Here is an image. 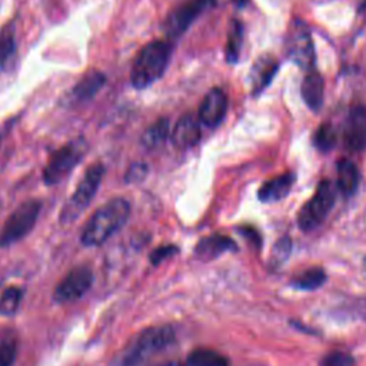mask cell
<instances>
[{
  "mask_svg": "<svg viewBox=\"0 0 366 366\" xmlns=\"http://www.w3.org/2000/svg\"><path fill=\"white\" fill-rule=\"evenodd\" d=\"M129 216L130 203L126 199H110L91 216L81 235L82 245L86 248L103 245L126 225Z\"/></svg>",
  "mask_w": 366,
  "mask_h": 366,
  "instance_id": "obj_1",
  "label": "cell"
},
{
  "mask_svg": "<svg viewBox=\"0 0 366 366\" xmlns=\"http://www.w3.org/2000/svg\"><path fill=\"white\" fill-rule=\"evenodd\" d=\"M172 46L165 40H152L144 45L135 57L130 82L135 89H146L158 82L168 69Z\"/></svg>",
  "mask_w": 366,
  "mask_h": 366,
  "instance_id": "obj_2",
  "label": "cell"
},
{
  "mask_svg": "<svg viewBox=\"0 0 366 366\" xmlns=\"http://www.w3.org/2000/svg\"><path fill=\"white\" fill-rule=\"evenodd\" d=\"M175 341L176 333L171 325L146 328L123 352L122 366H139L148 362L152 356L172 346Z\"/></svg>",
  "mask_w": 366,
  "mask_h": 366,
  "instance_id": "obj_3",
  "label": "cell"
},
{
  "mask_svg": "<svg viewBox=\"0 0 366 366\" xmlns=\"http://www.w3.org/2000/svg\"><path fill=\"white\" fill-rule=\"evenodd\" d=\"M105 166L101 162H96L88 168L84 178L78 183L76 190L67 199V202L63 205L59 222L62 225H70L82 216V213L88 209V206L95 199L99 186L102 183V179L105 176Z\"/></svg>",
  "mask_w": 366,
  "mask_h": 366,
  "instance_id": "obj_4",
  "label": "cell"
},
{
  "mask_svg": "<svg viewBox=\"0 0 366 366\" xmlns=\"http://www.w3.org/2000/svg\"><path fill=\"white\" fill-rule=\"evenodd\" d=\"M86 152L88 142L84 137L73 139L64 146H62V148H59L50 155L43 169V182L47 186L60 183L82 162Z\"/></svg>",
  "mask_w": 366,
  "mask_h": 366,
  "instance_id": "obj_5",
  "label": "cell"
},
{
  "mask_svg": "<svg viewBox=\"0 0 366 366\" xmlns=\"http://www.w3.org/2000/svg\"><path fill=\"white\" fill-rule=\"evenodd\" d=\"M40 209L42 203L38 199H30L19 205L0 231V248H9L25 239L35 228Z\"/></svg>",
  "mask_w": 366,
  "mask_h": 366,
  "instance_id": "obj_6",
  "label": "cell"
},
{
  "mask_svg": "<svg viewBox=\"0 0 366 366\" xmlns=\"http://www.w3.org/2000/svg\"><path fill=\"white\" fill-rule=\"evenodd\" d=\"M286 56L305 70L314 69L315 46L308 26L301 19H294L285 38Z\"/></svg>",
  "mask_w": 366,
  "mask_h": 366,
  "instance_id": "obj_7",
  "label": "cell"
},
{
  "mask_svg": "<svg viewBox=\"0 0 366 366\" xmlns=\"http://www.w3.org/2000/svg\"><path fill=\"white\" fill-rule=\"evenodd\" d=\"M335 203V190L329 181L319 182L315 195L304 205L298 215V224L304 232L316 229L329 215Z\"/></svg>",
  "mask_w": 366,
  "mask_h": 366,
  "instance_id": "obj_8",
  "label": "cell"
},
{
  "mask_svg": "<svg viewBox=\"0 0 366 366\" xmlns=\"http://www.w3.org/2000/svg\"><path fill=\"white\" fill-rule=\"evenodd\" d=\"M93 283V272L89 266L73 268L55 287L53 299L57 304H70L81 299Z\"/></svg>",
  "mask_w": 366,
  "mask_h": 366,
  "instance_id": "obj_9",
  "label": "cell"
},
{
  "mask_svg": "<svg viewBox=\"0 0 366 366\" xmlns=\"http://www.w3.org/2000/svg\"><path fill=\"white\" fill-rule=\"evenodd\" d=\"M215 5L216 0H188L169 13L165 21V33L171 40L181 38L202 13Z\"/></svg>",
  "mask_w": 366,
  "mask_h": 366,
  "instance_id": "obj_10",
  "label": "cell"
},
{
  "mask_svg": "<svg viewBox=\"0 0 366 366\" xmlns=\"http://www.w3.org/2000/svg\"><path fill=\"white\" fill-rule=\"evenodd\" d=\"M343 142L350 152H362L366 148V106L350 108L343 126Z\"/></svg>",
  "mask_w": 366,
  "mask_h": 366,
  "instance_id": "obj_11",
  "label": "cell"
},
{
  "mask_svg": "<svg viewBox=\"0 0 366 366\" xmlns=\"http://www.w3.org/2000/svg\"><path fill=\"white\" fill-rule=\"evenodd\" d=\"M228 112V96L221 88L210 89L199 106V120L207 127H217Z\"/></svg>",
  "mask_w": 366,
  "mask_h": 366,
  "instance_id": "obj_12",
  "label": "cell"
},
{
  "mask_svg": "<svg viewBox=\"0 0 366 366\" xmlns=\"http://www.w3.org/2000/svg\"><path fill=\"white\" fill-rule=\"evenodd\" d=\"M106 81L108 79L105 76V73L99 70H91L85 73V76L75 86H73L70 93L66 96V99L70 105L88 102L93 99L103 89Z\"/></svg>",
  "mask_w": 366,
  "mask_h": 366,
  "instance_id": "obj_13",
  "label": "cell"
},
{
  "mask_svg": "<svg viewBox=\"0 0 366 366\" xmlns=\"http://www.w3.org/2000/svg\"><path fill=\"white\" fill-rule=\"evenodd\" d=\"M200 137H202V130L199 126V120H196L193 115H189V113L183 115L178 120L176 126L171 133L173 146L181 151L193 148V146L199 143Z\"/></svg>",
  "mask_w": 366,
  "mask_h": 366,
  "instance_id": "obj_14",
  "label": "cell"
},
{
  "mask_svg": "<svg viewBox=\"0 0 366 366\" xmlns=\"http://www.w3.org/2000/svg\"><path fill=\"white\" fill-rule=\"evenodd\" d=\"M279 63L270 55L261 56L251 69V86L252 95L259 96L273 81Z\"/></svg>",
  "mask_w": 366,
  "mask_h": 366,
  "instance_id": "obj_15",
  "label": "cell"
},
{
  "mask_svg": "<svg viewBox=\"0 0 366 366\" xmlns=\"http://www.w3.org/2000/svg\"><path fill=\"white\" fill-rule=\"evenodd\" d=\"M236 249L238 246L235 241H232L229 236L215 234L198 242L195 248V256L200 261H212L224 255L225 252H231Z\"/></svg>",
  "mask_w": 366,
  "mask_h": 366,
  "instance_id": "obj_16",
  "label": "cell"
},
{
  "mask_svg": "<svg viewBox=\"0 0 366 366\" xmlns=\"http://www.w3.org/2000/svg\"><path fill=\"white\" fill-rule=\"evenodd\" d=\"M295 181H297V175L294 172H286L283 175H279V176L265 182L261 186V189L258 192V198L263 203L279 202L289 195Z\"/></svg>",
  "mask_w": 366,
  "mask_h": 366,
  "instance_id": "obj_17",
  "label": "cell"
},
{
  "mask_svg": "<svg viewBox=\"0 0 366 366\" xmlns=\"http://www.w3.org/2000/svg\"><path fill=\"white\" fill-rule=\"evenodd\" d=\"M324 92H325V81L322 75H319L316 72H311L309 75H307L301 86L302 99L311 110L318 112L322 108Z\"/></svg>",
  "mask_w": 366,
  "mask_h": 366,
  "instance_id": "obj_18",
  "label": "cell"
},
{
  "mask_svg": "<svg viewBox=\"0 0 366 366\" xmlns=\"http://www.w3.org/2000/svg\"><path fill=\"white\" fill-rule=\"evenodd\" d=\"M338 188L339 190L346 196H352L356 193L358 186H359V171L358 166L348 161V159H342L338 162Z\"/></svg>",
  "mask_w": 366,
  "mask_h": 366,
  "instance_id": "obj_19",
  "label": "cell"
},
{
  "mask_svg": "<svg viewBox=\"0 0 366 366\" xmlns=\"http://www.w3.org/2000/svg\"><path fill=\"white\" fill-rule=\"evenodd\" d=\"M16 30L11 22L0 29V69L6 70L16 56Z\"/></svg>",
  "mask_w": 366,
  "mask_h": 366,
  "instance_id": "obj_20",
  "label": "cell"
},
{
  "mask_svg": "<svg viewBox=\"0 0 366 366\" xmlns=\"http://www.w3.org/2000/svg\"><path fill=\"white\" fill-rule=\"evenodd\" d=\"M169 119L168 118H161L155 123H152L148 129L143 132L142 136V144L146 149H155L158 146L166 142L169 137Z\"/></svg>",
  "mask_w": 366,
  "mask_h": 366,
  "instance_id": "obj_21",
  "label": "cell"
},
{
  "mask_svg": "<svg viewBox=\"0 0 366 366\" xmlns=\"http://www.w3.org/2000/svg\"><path fill=\"white\" fill-rule=\"evenodd\" d=\"M186 366H231V363L222 353L207 348H198L189 353Z\"/></svg>",
  "mask_w": 366,
  "mask_h": 366,
  "instance_id": "obj_22",
  "label": "cell"
},
{
  "mask_svg": "<svg viewBox=\"0 0 366 366\" xmlns=\"http://www.w3.org/2000/svg\"><path fill=\"white\" fill-rule=\"evenodd\" d=\"M242 43H244V25L238 19H234L231 21V25H229L228 42L225 47V57L228 63L235 64L239 60Z\"/></svg>",
  "mask_w": 366,
  "mask_h": 366,
  "instance_id": "obj_23",
  "label": "cell"
},
{
  "mask_svg": "<svg viewBox=\"0 0 366 366\" xmlns=\"http://www.w3.org/2000/svg\"><path fill=\"white\" fill-rule=\"evenodd\" d=\"M23 290L19 286H8L0 295V315L13 316L21 307Z\"/></svg>",
  "mask_w": 366,
  "mask_h": 366,
  "instance_id": "obj_24",
  "label": "cell"
},
{
  "mask_svg": "<svg viewBox=\"0 0 366 366\" xmlns=\"http://www.w3.org/2000/svg\"><path fill=\"white\" fill-rule=\"evenodd\" d=\"M325 282H326L325 270L322 268H311L299 273L294 280H292V285L302 290H314L321 287Z\"/></svg>",
  "mask_w": 366,
  "mask_h": 366,
  "instance_id": "obj_25",
  "label": "cell"
},
{
  "mask_svg": "<svg viewBox=\"0 0 366 366\" xmlns=\"http://www.w3.org/2000/svg\"><path fill=\"white\" fill-rule=\"evenodd\" d=\"M336 140H338V135L335 127L331 123H322L314 135V144L316 146L318 151L324 154L331 152L335 148Z\"/></svg>",
  "mask_w": 366,
  "mask_h": 366,
  "instance_id": "obj_26",
  "label": "cell"
},
{
  "mask_svg": "<svg viewBox=\"0 0 366 366\" xmlns=\"http://www.w3.org/2000/svg\"><path fill=\"white\" fill-rule=\"evenodd\" d=\"M18 353V341L13 335L0 342V366H13Z\"/></svg>",
  "mask_w": 366,
  "mask_h": 366,
  "instance_id": "obj_27",
  "label": "cell"
},
{
  "mask_svg": "<svg viewBox=\"0 0 366 366\" xmlns=\"http://www.w3.org/2000/svg\"><path fill=\"white\" fill-rule=\"evenodd\" d=\"M148 165L143 162H135L129 166L126 175H125V182L126 183H139L144 181V178L148 176Z\"/></svg>",
  "mask_w": 366,
  "mask_h": 366,
  "instance_id": "obj_28",
  "label": "cell"
},
{
  "mask_svg": "<svg viewBox=\"0 0 366 366\" xmlns=\"http://www.w3.org/2000/svg\"><path fill=\"white\" fill-rule=\"evenodd\" d=\"M321 366H355V359L345 352H332L322 359Z\"/></svg>",
  "mask_w": 366,
  "mask_h": 366,
  "instance_id": "obj_29",
  "label": "cell"
},
{
  "mask_svg": "<svg viewBox=\"0 0 366 366\" xmlns=\"http://www.w3.org/2000/svg\"><path fill=\"white\" fill-rule=\"evenodd\" d=\"M178 252H179V249H178L176 245H162V246L156 248L155 251H152V253L149 256V261H151L152 265L158 266L162 262H165V261L171 259L172 256H175Z\"/></svg>",
  "mask_w": 366,
  "mask_h": 366,
  "instance_id": "obj_30",
  "label": "cell"
},
{
  "mask_svg": "<svg viewBox=\"0 0 366 366\" xmlns=\"http://www.w3.org/2000/svg\"><path fill=\"white\" fill-rule=\"evenodd\" d=\"M292 249V242L289 238H282L273 248V259L276 263L283 262Z\"/></svg>",
  "mask_w": 366,
  "mask_h": 366,
  "instance_id": "obj_31",
  "label": "cell"
},
{
  "mask_svg": "<svg viewBox=\"0 0 366 366\" xmlns=\"http://www.w3.org/2000/svg\"><path fill=\"white\" fill-rule=\"evenodd\" d=\"M239 232H241L246 239H249V242H252V245H255L256 248L261 246V244H262L261 236H259V234H258L253 228H241Z\"/></svg>",
  "mask_w": 366,
  "mask_h": 366,
  "instance_id": "obj_32",
  "label": "cell"
},
{
  "mask_svg": "<svg viewBox=\"0 0 366 366\" xmlns=\"http://www.w3.org/2000/svg\"><path fill=\"white\" fill-rule=\"evenodd\" d=\"M162 366H185L182 362H178V360H172V362H168V363H165V365H162Z\"/></svg>",
  "mask_w": 366,
  "mask_h": 366,
  "instance_id": "obj_33",
  "label": "cell"
}]
</instances>
